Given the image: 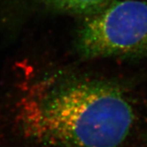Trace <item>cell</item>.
Returning <instances> with one entry per match:
<instances>
[{
	"mask_svg": "<svg viewBox=\"0 0 147 147\" xmlns=\"http://www.w3.org/2000/svg\"><path fill=\"white\" fill-rule=\"evenodd\" d=\"M17 107L24 136L48 147H118L134 121L132 107L119 86L88 78L39 82Z\"/></svg>",
	"mask_w": 147,
	"mask_h": 147,
	"instance_id": "6da1fadb",
	"label": "cell"
},
{
	"mask_svg": "<svg viewBox=\"0 0 147 147\" xmlns=\"http://www.w3.org/2000/svg\"><path fill=\"white\" fill-rule=\"evenodd\" d=\"M76 48L85 59L147 57V0H114L85 16Z\"/></svg>",
	"mask_w": 147,
	"mask_h": 147,
	"instance_id": "7a4b0ae2",
	"label": "cell"
},
{
	"mask_svg": "<svg viewBox=\"0 0 147 147\" xmlns=\"http://www.w3.org/2000/svg\"><path fill=\"white\" fill-rule=\"evenodd\" d=\"M53 9L88 16L100 11L114 0H42Z\"/></svg>",
	"mask_w": 147,
	"mask_h": 147,
	"instance_id": "3957f363",
	"label": "cell"
}]
</instances>
